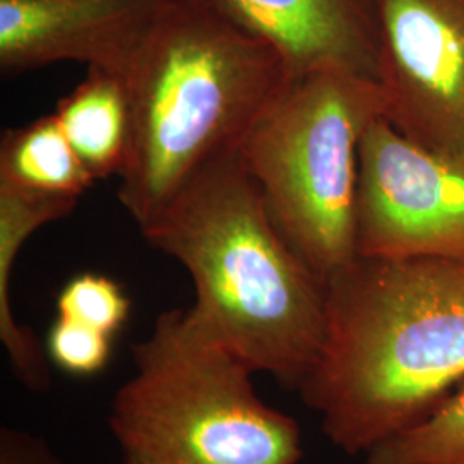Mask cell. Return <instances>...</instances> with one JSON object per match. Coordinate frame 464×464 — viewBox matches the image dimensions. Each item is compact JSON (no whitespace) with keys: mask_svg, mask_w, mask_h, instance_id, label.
<instances>
[{"mask_svg":"<svg viewBox=\"0 0 464 464\" xmlns=\"http://www.w3.org/2000/svg\"><path fill=\"white\" fill-rule=\"evenodd\" d=\"M327 335L301 385L322 431L366 454L464 382V260L356 256L325 282Z\"/></svg>","mask_w":464,"mask_h":464,"instance_id":"1","label":"cell"},{"mask_svg":"<svg viewBox=\"0 0 464 464\" xmlns=\"http://www.w3.org/2000/svg\"><path fill=\"white\" fill-rule=\"evenodd\" d=\"M140 231L188 270L191 310L226 348L301 389L325 343L327 289L274 226L241 150L201 169Z\"/></svg>","mask_w":464,"mask_h":464,"instance_id":"2","label":"cell"},{"mask_svg":"<svg viewBox=\"0 0 464 464\" xmlns=\"http://www.w3.org/2000/svg\"><path fill=\"white\" fill-rule=\"evenodd\" d=\"M293 78L279 52L212 0H169L128 86L133 145L119 199L145 227L201 169L241 150Z\"/></svg>","mask_w":464,"mask_h":464,"instance_id":"3","label":"cell"},{"mask_svg":"<svg viewBox=\"0 0 464 464\" xmlns=\"http://www.w3.org/2000/svg\"><path fill=\"white\" fill-rule=\"evenodd\" d=\"M134 373L117 391L109 425L140 464H298V421L264 402L255 372L191 306L157 318L133 346Z\"/></svg>","mask_w":464,"mask_h":464,"instance_id":"4","label":"cell"},{"mask_svg":"<svg viewBox=\"0 0 464 464\" xmlns=\"http://www.w3.org/2000/svg\"><path fill=\"white\" fill-rule=\"evenodd\" d=\"M382 112L377 82L344 71L301 74L241 145L274 226L324 284L358 256L360 145Z\"/></svg>","mask_w":464,"mask_h":464,"instance_id":"5","label":"cell"},{"mask_svg":"<svg viewBox=\"0 0 464 464\" xmlns=\"http://www.w3.org/2000/svg\"><path fill=\"white\" fill-rule=\"evenodd\" d=\"M358 256L464 260V167L375 119L360 145Z\"/></svg>","mask_w":464,"mask_h":464,"instance_id":"6","label":"cell"},{"mask_svg":"<svg viewBox=\"0 0 464 464\" xmlns=\"http://www.w3.org/2000/svg\"><path fill=\"white\" fill-rule=\"evenodd\" d=\"M382 117L464 167V0H381Z\"/></svg>","mask_w":464,"mask_h":464,"instance_id":"7","label":"cell"},{"mask_svg":"<svg viewBox=\"0 0 464 464\" xmlns=\"http://www.w3.org/2000/svg\"><path fill=\"white\" fill-rule=\"evenodd\" d=\"M169 0H0V69L74 61L128 80Z\"/></svg>","mask_w":464,"mask_h":464,"instance_id":"8","label":"cell"},{"mask_svg":"<svg viewBox=\"0 0 464 464\" xmlns=\"http://www.w3.org/2000/svg\"><path fill=\"white\" fill-rule=\"evenodd\" d=\"M279 52L293 78L344 71L377 82L381 0H212Z\"/></svg>","mask_w":464,"mask_h":464,"instance_id":"9","label":"cell"},{"mask_svg":"<svg viewBox=\"0 0 464 464\" xmlns=\"http://www.w3.org/2000/svg\"><path fill=\"white\" fill-rule=\"evenodd\" d=\"M78 199L0 184V341L17 381L32 391L49 389V356L30 329L14 318L11 304L13 268L26 239L42 226L69 216Z\"/></svg>","mask_w":464,"mask_h":464,"instance_id":"10","label":"cell"},{"mask_svg":"<svg viewBox=\"0 0 464 464\" xmlns=\"http://www.w3.org/2000/svg\"><path fill=\"white\" fill-rule=\"evenodd\" d=\"M53 116L95 181L122 176L133 145L126 78L88 67V76L57 103Z\"/></svg>","mask_w":464,"mask_h":464,"instance_id":"11","label":"cell"},{"mask_svg":"<svg viewBox=\"0 0 464 464\" xmlns=\"http://www.w3.org/2000/svg\"><path fill=\"white\" fill-rule=\"evenodd\" d=\"M0 184L32 193L80 198L95 179L52 114L4 133Z\"/></svg>","mask_w":464,"mask_h":464,"instance_id":"12","label":"cell"},{"mask_svg":"<svg viewBox=\"0 0 464 464\" xmlns=\"http://www.w3.org/2000/svg\"><path fill=\"white\" fill-rule=\"evenodd\" d=\"M365 456L366 464H464V382L431 415Z\"/></svg>","mask_w":464,"mask_h":464,"instance_id":"13","label":"cell"},{"mask_svg":"<svg viewBox=\"0 0 464 464\" xmlns=\"http://www.w3.org/2000/svg\"><path fill=\"white\" fill-rule=\"evenodd\" d=\"M131 303L116 281L82 274L67 282L57 298V316L76 320L111 337L122 329Z\"/></svg>","mask_w":464,"mask_h":464,"instance_id":"14","label":"cell"},{"mask_svg":"<svg viewBox=\"0 0 464 464\" xmlns=\"http://www.w3.org/2000/svg\"><path fill=\"white\" fill-rule=\"evenodd\" d=\"M111 335L76 320L57 316L47 337V356L72 375H93L111 358Z\"/></svg>","mask_w":464,"mask_h":464,"instance_id":"15","label":"cell"},{"mask_svg":"<svg viewBox=\"0 0 464 464\" xmlns=\"http://www.w3.org/2000/svg\"><path fill=\"white\" fill-rule=\"evenodd\" d=\"M0 464H66L49 444L14 429H2L0 431Z\"/></svg>","mask_w":464,"mask_h":464,"instance_id":"16","label":"cell"},{"mask_svg":"<svg viewBox=\"0 0 464 464\" xmlns=\"http://www.w3.org/2000/svg\"><path fill=\"white\" fill-rule=\"evenodd\" d=\"M126 464H140V463H136V461H134V459H130V458H126Z\"/></svg>","mask_w":464,"mask_h":464,"instance_id":"17","label":"cell"}]
</instances>
